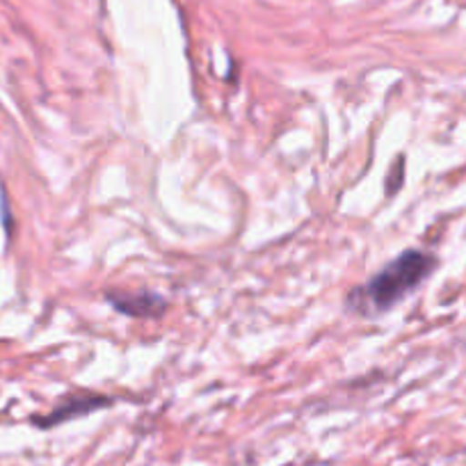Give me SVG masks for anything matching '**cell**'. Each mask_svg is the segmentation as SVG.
<instances>
[{
    "label": "cell",
    "mask_w": 466,
    "mask_h": 466,
    "mask_svg": "<svg viewBox=\"0 0 466 466\" xmlns=\"http://www.w3.org/2000/svg\"><path fill=\"white\" fill-rule=\"evenodd\" d=\"M439 261L434 254L423 249H405L400 257L389 261L380 272H375L366 284L355 286L345 298L348 311L364 318L382 316L414 293L425 279L437 270Z\"/></svg>",
    "instance_id": "1"
},
{
    "label": "cell",
    "mask_w": 466,
    "mask_h": 466,
    "mask_svg": "<svg viewBox=\"0 0 466 466\" xmlns=\"http://www.w3.org/2000/svg\"><path fill=\"white\" fill-rule=\"evenodd\" d=\"M112 402H115V398L103 396V393H94V391L74 393V396H66L65 400L57 402L56 410L48 411L46 416H35L33 423L42 430L56 428V425L66 423V420L80 419V416L94 414V411L103 410V407H110Z\"/></svg>",
    "instance_id": "2"
},
{
    "label": "cell",
    "mask_w": 466,
    "mask_h": 466,
    "mask_svg": "<svg viewBox=\"0 0 466 466\" xmlns=\"http://www.w3.org/2000/svg\"><path fill=\"white\" fill-rule=\"evenodd\" d=\"M106 302L115 309L116 313H122L127 318H142V320H151L165 313L167 302L163 295L154 293V290H107Z\"/></svg>",
    "instance_id": "3"
}]
</instances>
